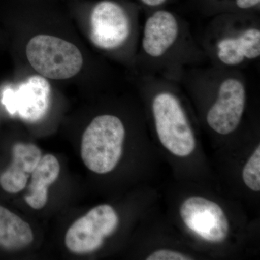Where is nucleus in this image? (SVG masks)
Segmentation results:
<instances>
[{
  "instance_id": "f257e3e1",
  "label": "nucleus",
  "mask_w": 260,
  "mask_h": 260,
  "mask_svg": "<svg viewBox=\"0 0 260 260\" xmlns=\"http://www.w3.org/2000/svg\"><path fill=\"white\" fill-rule=\"evenodd\" d=\"M125 137L124 124L113 115L97 116L82 138L81 157L92 172L107 174L116 167L122 155Z\"/></svg>"
},
{
  "instance_id": "f03ea898",
  "label": "nucleus",
  "mask_w": 260,
  "mask_h": 260,
  "mask_svg": "<svg viewBox=\"0 0 260 260\" xmlns=\"http://www.w3.org/2000/svg\"><path fill=\"white\" fill-rule=\"evenodd\" d=\"M25 52L32 68L49 79H69L78 74L83 67V56L78 48L53 36L32 38Z\"/></svg>"
},
{
  "instance_id": "7ed1b4c3",
  "label": "nucleus",
  "mask_w": 260,
  "mask_h": 260,
  "mask_svg": "<svg viewBox=\"0 0 260 260\" xmlns=\"http://www.w3.org/2000/svg\"><path fill=\"white\" fill-rule=\"evenodd\" d=\"M155 127L160 143L171 153L185 157L194 151V133L175 95L162 92L153 101Z\"/></svg>"
},
{
  "instance_id": "20e7f679",
  "label": "nucleus",
  "mask_w": 260,
  "mask_h": 260,
  "mask_svg": "<svg viewBox=\"0 0 260 260\" xmlns=\"http://www.w3.org/2000/svg\"><path fill=\"white\" fill-rule=\"evenodd\" d=\"M119 225V217L109 205L95 207L76 220L65 236V245L71 252L85 254L97 250L104 239Z\"/></svg>"
},
{
  "instance_id": "39448f33",
  "label": "nucleus",
  "mask_w": 260,
  "mask_h": 260,
  "mask_svg": "<svg viewBox=\"0 0 260 260\" xmlns=\"http://www.w3.org/2000/svg\"><path fill=\"white\" fill-rule=\"evenodd\" d=\"M50 97L51 86L47 78L34 75L16 88L5 90L3 103L10 114H18L28 122H37L47 114Z\"/></svg>"
},
{
  "instance_id": "423d86ee",
  "label": "nucleus",
  "mask_w": 260,
  "mask_h": 260,
  "mask_svg": "<svg viewBox=\"0 0 260 260\" xmlns=\"http://www.w3.org/2000/svg\"><path fill=\"white\" fill-rule=\"evenodd\" d=\"M130 34L127 15L119 5L103 1L95 5L90 15V37L94 45L104 50L120 47Z\"/></svg>"
},
{
  "instance_id": "0eeeda50",
  "label": "nucleus",
  "mask_w": 260,
  "mask_h": 260,
  "mask_svg": "<svg viewBox=\"0 0 260 260\" xmlns=\"http://www.w3.org/2000/svg\"><path fill=\"white\" fill-rule=\"evenodd\" d=\"M180 215L186 226L208 242H223L229 234V221L223 209L209 200L188 198L181 205Z\"/></svg>"
},
{
  "instance_id": "6e6552de",
  "label": "nucleus",
  "mask_w": 260,
  "mask_h": 260,
  "mask_svg": "<svg viewBox=\"0 0 260 260\" xmlns=\"http://www.w3.org/2000/svg\"><path fill=\"white\" fill-rule=\"evenodd\" d=\"M245 105L244 83L237 78H227L219 86L216 102L208 113L207 121L218 134H230L239 126Z\"/></svg>"
},
{
  "instance_id": "1a4fd4ad",
  "label": "nucleus",
  "mask_w": 260,
  "mask_h": 260,
  "mask_svg": "<svg viewBox=\"0 0 260 260\" xmlns=\"http://www.w3.org/2000/svg\"><path fill=\"white\" fill-rule=\"evenodd\" d=\"M179 24L170 12L159 10L147 19L143 32V48L151 57H160L177 41Z\"/></svg>"
},
{
  "instance_id": "9d476101",
  "label": "nucleus",
  "mask_w": 260,
  "mask_h": 260,
  "mask_svg": "<svg viewBox=\"0 0 260 260\" xmlns=\"http://www.w3.org/2000/svg\"><path fill=\"white\" fill-rule=\"evenodd\" d=\"M11 164L0 175V186L11 194L24 189L42 157V151L34 144L17 143L13 148Z\"/></svg>"
},
{
  "instance_id": "9b49d317",
  "label": "nucleus",
  "mask_w": 260,
  "mask_h": 260,
  "mask_svg": "<svg viewBox=\"0 0 260 260\" xmlns=\"http://www.w3.org/2000/svg\"><path fill=\"white\" fill-rule=\"evenodd\" d=\"M219 60L228 66H237L246 59L260 55V30L249 28L236 36L224 37L217 44Z\"/></svg>"
},
{
  "instance_id": "f8f14e48",
  "label": "nucleus",
  "mask_w": 260,
  "mask_h": 260,
  "mask_svg": "<svg viewBox=\"0 0 260 260\" xmlns=\"http://www.w3.org/2000/svg\"><path fill=\"white\" fill-rule=\"evenodd\" d=\"M60 173V165L55 156L47 154L42 157L30 175V183L25 200L35 210L42 209L48 201L49 186L55 182Z\"/></svg>"
},
{
  "instance_id": "ddd939ff",
  "label": "nucleus",
  "mask_w": 260,
  "mask_h": 260,
  "mask_svg": "<svg viewBox=\"0 0 260 260\" xmlns=\"http://www.w3.org/2000/svg\"><path fill=\"white\" fill-rule=\"evenodd\" d=\"M34 239L29 224L0 205V247L8 251L20 250L30 245Z\"/></svg>"
},
{
  "instance_id": "4468645a",
  "label": "nucleus",
  "mask_w": 260,
  "mask_h": 260,
  "mask_svg": "<svg viewBox=\"0 0 260 260\" xmlns=\"http://www.w3.org/2000/svg\"><path fill=\"white\" fill-rule=\"evenodd\" d=\"M243 179L248 187L254 191L260 190V148L256 149L246 162L243 171Z\"/></svg>"
},
{
  "instance_id": "2eb2a0df",
  "label": "nucleus",
  "mask_w": 260,
  "mask_h": 260,
  "mask_svg": "<svg viewBox=\"0 0 260 260\" xmlns=\"http://www.w3.org/2000/svg\"><path fill=\"white\" fill-rule=\"evenodd\" d=\"M147 260H189V256L177 251L160 249L152 253L147 257Z\"/></svg>"
},
{
  "instance_id": "dca6fc26",
  "label": "nucleus",
  "mask_w": 260,
  "mask_h": 260,
  "mask_svg": "<svg viewBox=\"0 0 260 260\" xmlns=\"http://www.w3.org/2000/svg\"><path fill=\"white\" fill-rule=\"evenodd\" d=\"M260 0H237V5L241 9H249L259 4Z\"/></svg>"
},
{
  "instance_id": "f3484780",
  "label": "nucleus",
  "mask_w": 260,
  "mask_h": 260,
  "mask_svg": "<svg viewBox=\"0 0 260 260\" xmlns=\"http://www.w3.org/2000/svg\"><path fill=\"white\" fill-rule=\"evenodd\" d=\"M144 4L148 6H158L165 3L167 0H141Z\"/></svg>"
}]
</instances>
